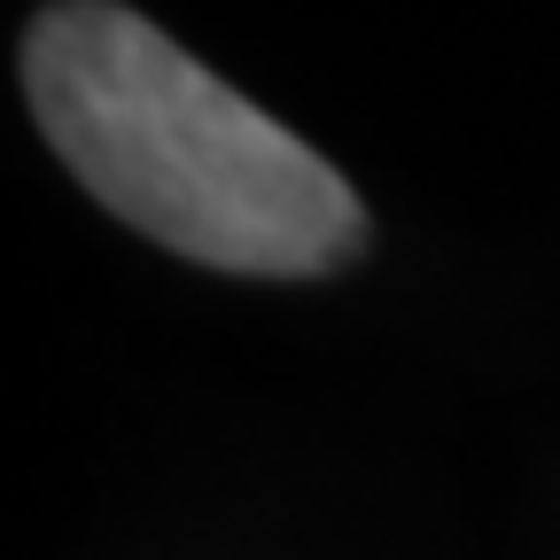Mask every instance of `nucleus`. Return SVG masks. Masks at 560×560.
Listing matches in <instances>:
<instances>
[{
    "label": "nucleus",
    "instance_id": "f257e3e1",
    "mask_svg": "<svg viewBox=\"0 0 560 560\" xmlns=\"http://www.w3.org/2000/svg\"><path fill=\"white\" fill-rule=\"evenodd\" d=\"M24 94L55 156L149 242L296 280L366 242L350 179L117 0H62L24 39Z\"/></svg>",
    "mask_w": 560,
    "mask_h": 560
}]
</instances>
